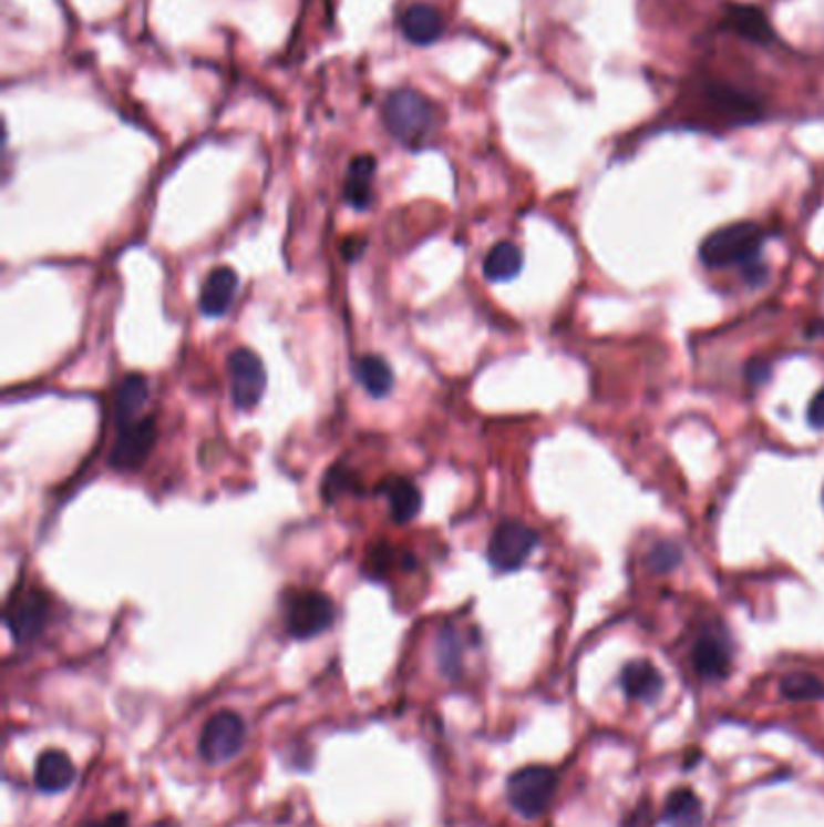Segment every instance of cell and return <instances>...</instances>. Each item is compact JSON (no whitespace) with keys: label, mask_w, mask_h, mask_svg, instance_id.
I'll list each match as a JSON object with an SVG mask.
<instances>
[{"label":"cell","mask_w":824,"mask_h":827,"mask_svg":"<svg viewBox=\"0 0 824 827\" xmlns=\"http://www.w3.org/2000/svg\"><path fill=\"white\" fill-rule=\"evenodd\" d=\"M75 782V765L63 751H47L37 759L34 784L39 792L59 794L65 792Z\"/></svg>","instance_id":"9a60e30c"},{"label":"cell","mask_w":824,"mask_h":827,"mask_svg":"<svg viewBox=\"0 0 824 827\" xmlns=\"http://www.w3.org/2000/svg\"><path fill=\"white\" fill-rule=\"evenodd\" d=\"M807 421L813 429H824V388L815 392L807 407Z\"/></svg>","instance_id":"83f0119b"},{"label":"cell","mask_w":824,"mask_h":827,"mask_svg":"<svg viewBox=\"0 0 824 827\" xmlns=\"http://www.w3.org/2000/svg\"><path fill=\"white\" fill-rule=\"evenodd\" d=\"M353 487H356V474L353 472H343V470H339V467H334V470H331L327 474L322 491H325V499L327 501H334L339 497V493L351 491Z\"/></svg>","instance_id":"484cf974"},{"label":"cell","mask_w":824,"mask_h":827,"mask_svg":"<svg viewBox=\"0 0 824 827\" xmlns=\"http://www.w3.org/2000/svg\"><path fill=\"white\" fill-rule=\"evenodd\" d=\"M237 284L239 278L230 266H218V269H213L202 288L198 308H202L206 317H223L230 310V305L235 300Z\"/></svg>","instance_id":"7c38bea8"},{"label":"cell","mask_w":824,"mask_h":827,"mask_svg":"<svg viewBox=\"0 0 824 827\" xmlns=\"http://www.w3.org/2000/svg\"><path fill=\"white\" fill-rule=\"evenodd\" d=\"M378 163L372 155H358L351 160L346 175V204L356 211H365L372 204V182H375Z\"/></svg>","instance_id":"ac0fdd59"},{"label":"cell","mask_w":824,"mask_h":827,"mask_svg":"<svg viewBox=\"0 0 824 827\" xmlns=\"http://www.w3.org/2000/svg\"><path fill=\"white\" fill-rule=\"evenodd\" d=\"M337 608L322 591H290L284 603V624L292 639H315L334 624Z\"/></svg>","instance_id":"3957f363"},{"label":"cell","mask_w":824,"mask_h":827,"mask_svg":"<svg viewBox=\"0 0 824 827\" xmlns=\"http://www.w3.org/2000/svg\"><path fill=\"white\" fill-rule=\"evenodd\" d=\"M353 239H356V237H351L349 243H346V249H343L346 262H356L358 255H361V252H363V243H356V245H353Z\"/></svg>","instance_id":"4dcf8cb0"},{"label":"cell","mask_w":824,"mask_h":827,"mask_svg":"<svg viewBox=\"0 0 824 827\" xmlns=\"http://www.w3.org/2000/svg\"><path fill=\"white\" fill-rule=\"evenodd\" d=\"M691 663L694 671L707 677V680H723L730 675V665H733V651H730L728 642L723 636L715 634H703L691 651Z\"/></svg>","instance_id":"8fae6325"},{"label":"cell","mask_w":824,"mask_h":827,"mask_svg":"<svg viewBox=\"0 0 824 827\" xmlns=\"http://www.w3.org/2000/svg\"><path fill=\"white\" fill-rule=\"evenodd\" d=\"M682 562V552L680 547L672 544V542H660L656 544L653 550H650L648 554V564L653 571L658 573H665V571H672L677 564Z\"/></svg>","instance_id":"d4e9b609"},{"label":"cell","mask_w":824,"mask_h":827,"mask_svg":"<svg viewBox=\"0 0 824 827\" xmlns=\"http://www.w3.org/2000/svg\"><path fill=\"white\" fill-rule=\"evenodd\" d=\"M764 243V231L756 223L740 221L725 228L711 233L699 247V259L709 269H723V266L752 264L760 255Z\"/></svg>","instance_id":"7a4b0ae2"},{"label":"cell","mask_w":824,"mask_h":827,"mask_svg":"<svg viewBox=\"0 0 824 827\" xmlns=\"http://www.w3.org/2000/svg\"><path fill=\"white\" fill-rule=\"evenodd\" d=\"M384 126L399 143L419 149L437 129V110L416 90H394L384 102Z\"/></svg>","instance_id":"6da1fadb"},{"label":"cell","mask_w":824,"mask_h":827,"mask_svg":"<svg viewBox=\"0 0 824 827\" xmlns=\"http://www.w3.org/2000/svg\"><path fill=\"white\" fill-rule=\"evenodd\" d=\"M707 95L718 106V112H723L728 119H733V122L738 124L752 122V119H756L762 112L760 102L752 100L748 92H740L728 85H711L707 90Z\"/></svg>","instance_id":"44dd1931"},{"label":"cell","mask_w":824,"mask_h":827,"mask_svg":"<svg viewBox=\"0 0 824 827\" xmlns=\"http://www.w3.org/2000/svg\"><path fill=\"white\" fill-rule=\"evenodd\" d=\"M662 675L653 663L638 658L624 665L621 671V690L624 695L634 702H656L662 695Z\"/></svg>","instance_id":"4fadbf2b"},{"label":"cell","mask_w":824,"mask_h":827,"mask_svg":"<svg viewBox=\"0 0 824 827\" xmlns=\"http://www.w3.org/2000/svg\"><path fill=\"white\" fill-rule=\"evenodd\" d=\"M399 27H402V34L409 39L411 44L425 47V44L437 42V39L443 37L445 18L435 6L416 3L404 10L402 20H399Z\"/></svg>","instance_id":"30bf717a"},{"label":"cell","mask_w":824,"mask_h":827,"mask_svg":"<svg viewBox=\"0 0 824 827\" xmlns=\"http://www.w3.org/2000/svg\"><path fill=\"white\" fill-rule=\"evenodd\" d=\"M621 827H653V808H650V802L638 804L627 818H624Z\"/></svg>","instance_id":"4316f807"},{"label":"cell","mask_w":824,"mask_h":827,"mask_svg":"<svg viewBox=\"0 0 824 827\" xmlns=\"http://www.w3.org/2000/svg\"><path fill=\"white\" fill-rule=\"evenodd\" d=\"M662 823L668 827H703V804L691 789H674L665 802Z\"/></svg>","instance_id":"ffe728a7"},{"label":"cell","mask_w":824,"mask_h":827,"mask_svg":"<svg viewBox=\"0 0 824 827\" xmlns=\"http://www.w3.org/2000/svg\"><path fill=\"white\" fill-rule=\"evenodd\" d=\"M151 399V385L141 372H128V376L119 382L116 395H114V419L116 426H126L131 421L141 419L143 407Z\"/></svg>","instance_id":"2e32d148"},{"label":"cell","mask_w":824,"mask_h":827,"mask_svg":"<svg viewBox=\"0 0 824 827\" xmlns=\"http://www.w3.org/2000/svg\"><path fill=\"white\" fill-rule=\"evenodd\" d=\"M153 827H177L175 823H157V825H153Z\"/></svg>","instance_id":"1f68e13d"},{"label":"cell","mask_w":824,"mask_h":827,"mask_svg":"<svg viewBox=\"0 0 824 827\" xmlns=\"http://www.w3.org/2000/svg\"><path fill=\"white\" fill-rule=\"evenodd\" d=\"M523 249L515 243H503L494 245L488 249V255L484 257V276L491 284H503V282H513V278L523 272Z\"/></svg>","instance_id":"d6986e66"},{"label":"cell","mask_w":824,"mask_h":827,"mask_svg":"<svg viewBox=\"0 0 824 827\" xmlns=\"http://www.w3.org/2000/svg\"><path fill=\"white\" fill-rule=\"evenodd\" d=\"M781 692H783V697L793 700V702L820 700L824 697V685L810 673H793L781 680Z\"/></svg>","instance_id":"603a6c76"},{"label":"cell","mask_w":824,"mask_h":827,"mask_svg":"<svg viewBox=\"0 0 824 827\" xmlns=\"http://www.w3.org/2000/svg\"><path fill=\"white\" fill-rule=\"evenodd\" d=\"M378 493L388 497L390 501V515L394 523L406 525L414 520L421 511V491L419 487L406 477H388L378 484Z\"/></svg>","instance_id":"5bb4252c"},{"label":"cell","mask_w":824,"mask_h":827,"mask_svg":"<svg viewBox=\"0 0 824 827\" xmlns=\"http://www.w3.org/2000/svg\"><path fill=\"white\" fill-rule=\"evenodd\" d=\"M822 503H824V491H822Z\"/></svg>","instance_id":"d6a6232c"},{"label":"cell","mask_w":824,"mask_h":827,"mask_svg":"<svg viewBox=\"0 0 824 827\" xmlns=\"http://www.w3.org/2000/svg\"><path fill=\"white\" fill-rule=\"evenodd\" d=\"M558 775L547 765H529L517 769L508 779V804L523 818H539L549 808L556 794Z\"/></svg>","instance_id":"277c9868"},{"label":"cell","mask_w":824,"mask_h":827,"mask_svg":"<svg viewBox=\"0 0 824 827\" xmlns=\"http://www.w3.org/2000/svg\"><path fill=\"white\" fill-rule=\"evenodd\" d=\"M90 827H131L128 825V816L126 813H112V816H106L97 823H92Z\"/></svg>","instance_id":"f546056e"},{"label":"cell","mask_w":824,"mask_h":827,"mask_svg":"<svg viewBox=\"0 0 824 827\" xmlns=\"http://www.w3.org/2000/svg\"><path fill=\"white\" fill-rule=\"evenodd\" d=\"M539 535L535 528H529L523 520H503L494 528L488 538L486 557L488 564L501 573H511L523 569V564L537 550Z\"/></svg>","instance_id":"5b68a950"},{"label":"cell","mask_w":824,"mask_h":827,"mask_svg":"<svg viewBox=\"0 0 824 827\" xmlns=\"http://www.w3.org/2000/svg\"><path fill=\"white\" fill-rule=\"evenodd\" d=\"M460 646H457V634L450 630H443L441 632V639H437V661H441V668L443 673H447L450 677H455L457 668H460Z\"/></svg>","instance_id":"cb8c5ba5"},{"label":"cell","mask_w":824,"mask_h":827,"mask_svg":"<svg viewBox=\"0 0 824 827\" xmlns=\"http://www.w3.org/2000/svg\"><path fill=\"white\" fill-rule=\"evenodd\" d=\"M247 738V726L235 712H218L208 718L204 726L198 753L208 765H223L243 751Z\"/></svg>","instance_id":"52a82bcc"},{"label":"cell","mask_w":824,"mask_h":827,"mask_svg":"<svg viewBox=\"0 0 824 827\" xmlns=\"http://www.w3.org/2000/svg\"><path fill=\"white\" fill-rule=\"evenodd\" d=\"M744 372H748V380L752 385H762V382L769 380L771 368H769L766 361H762V358H754V361H750V366H748V370H744Z\"/></svg>","instance_id":"f1b7e54d"},{"label":"cell","mask_w":824,"mask_h":827,"mask_svg":"<svg viewBox=\"0 0 824 827\" xmlns=\"http://www.w3.org/2000/svg\"><path fill=\"white\" fill-rule=\"evenodd\" d=\"M51 605L42 591H27L12 600L6 612V624L18 644H27L44 632Z\"/></svg>","instance_id":"9c48e42d"},{"label":"cell","mask_w":824,"mask_h":827,"mask_svg":"<svg viewBox=\"0 0 824 827\" xmlns=\"http://www.w3.org/2000/svg\"><path fill=\"white\" fill-rule=\"evenodd\" d=\"M356 378L372 399H384L394 390V372L384 358L368 354L356 364Z\"/></svg>","instance_id":"7402d4cb"},{"label":"cell","mask_w":824,"mask_h":827,"mask_svg":"<svg viewBox=\"0 0 824 827\" xmlns=\"http://www.w3.org/2000/svg\"><path fill=\"white\" fill-rule=\"evenodd\" d=\"M230 399L239 411L255 409L266 392V368L251 349H235L228 356Z\"/></svg>","instance_id":"ba28073f"},{"label":"cell","mask_w":824,"mask_h":827,"mask_svg":"<svg viewBox=\"0 0 824 827\" xmlns=\"http://www.w3.org/2000/svg\"><path fill=\"white\" fill-rule=\"evenodd\" d=\"M725 27L756 44L774 42V27H771L764 12L754 6H730L725 10Z\"/></svg>","instance_id":"e0dca14e"},{"label":"cell","mask_w":824,"mask_h":827,"mask_svg":"<svg viewBox=\"0 0 824 827\" xmlns=\"http://www.w3.org/2000/svg\"><path fill=\"white\" fill-rule=\"evenodd\" d=\"M157 443V423L151 417H141L126 426H119L116 443L110 452V467L116 472H138L148 462Z\"/></svg>","instance_id":"8992f818"}]
</instances>
